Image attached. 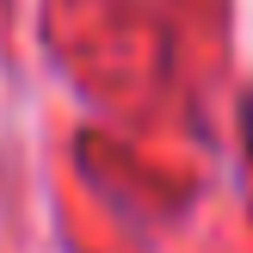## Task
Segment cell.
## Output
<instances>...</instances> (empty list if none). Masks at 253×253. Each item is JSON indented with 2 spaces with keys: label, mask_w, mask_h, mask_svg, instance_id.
<instances>
[{
  "label": "cell",
  "mask_w": 253,
  "mask_h": 253,
  "mask_svg": "<svg viewBox=\"0 0 253 253\" xmlns=\"http://www.w3.org/2000/svg\"><path fill=\"white\" fill-rule=\"evenodd\" d=\"M241 124H247V142H253V93H247V111H241Z\"/></svg>",
  "instance_id": "1"
}]
</instances>
